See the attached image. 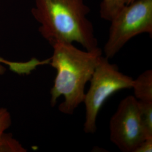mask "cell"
Returning a JSON list of instances; mask_svg holds the SVG:
<instances>
[{
	"label": "cell",
	"instance_id": "cell-1",
	"mask_svg": "<svg viewBox=\"0 0 152 152\" xmlns=\"http://www.w3.org/2000/svg\"><path fill=\"white\" fill-rule=\"evenodd\" d=\"M54 49L49 64L56 71L54 83L50 90V104L54 107L58 98L64 100L58 107L62 113L72 115L83 103L85 88L91 78L103 51L99 48L93 50H81L73 44L59 43Z\"/></svg>",
	"mask_w": 152,
	"mask_h": 152
},
{
	"label": "cell",
	"instance_id": "cell-2",
	"mask_svg": "<svg viewBox=\"0 0 152 152\" xmlns=\"http://www.w3.org/2000/svg\"><path fill=\"white\" fill-rule=\"evenodd\" d=\"M32 15L39 32L51 46L59 43L80 44L86 50L99 48L90 8L83 0H34Z\"/></svg>",
	"mask_w": 152,
	"mask_h": 152
},
{
	"label": "cell",
	"instance_id": "cell-3",
	"mask_svg": "<svg viewBox=\"0 0 152 152\" xmlns=\"http://www.w3.org/2000/svg\"><path fill=\"white\" fill-rule=\"evenodd\" d=\"M89 82L83 101L86 111L83 130L86 134H94L98 114L104 104L114 93L132 88L134 79L120 72L117 65L102 55Z\"/></svg>",
	"mask_w": 152,
	"mask_h": 152
},
{
	"label": "cell",
	"instance_id": "cell-4",
	"mask_svg": "<svg viewBox=\"0 0 152 152\" xmlns=\"http://www.w3.org/2000/svg\"><path fill=\"white\" fill-rule=\"evenodd\" d=\"M105 56L113 58L131 38L142 33L152 34V0H135L125 5L110 21Z\"/></svg>",
	"mask_w": 152,
	"mask_h": 152
},
{
	"label": "cell",
	"instance_id": "cell-5",
	"mask_svg": "<svg viewBox=\"0 0 152 152\" xmlns=\"http://www.w3.org/2000/svg\"><path fill=\"white\" fill-rule=\"evenodd\" d=\"M110 141L123 152H135L147 138L139 102L134 95L122 99L109 122Z\"/></svg>",
	"mask_w": 152,
	"mask_h": 152
},
{
	"label": "cell",
	"instance_id": "cell-6",
	"mask_svg": "<svg viewBox=\"0 0 152 152\" xmlns=\"http://www.w3.org/2000/svg\"><path fill=\"white\" fill-rule=\"evenodd\" d=\"M132 88L134 96L139 101L152 103V70L148 69L134 80Z\"/></svg>",
	"mask_w": 152,
	"mask_h": 152
},
{
	"label": "cell",
	"instance_id": "cell-7",
	"mask_svg": "<svg viewBox=\"0 0 152 152\" xmlns=\"http://www.w3.org/2000/svg\"><path fill=\"white\" fill-rule=\"evenodd\" d=\"M125 5L124 0H103L100 7V15L102 19L110 21Z\"/></svg>",
	"mask_w": 152,
	"mask_h": 152
},
{
	"label": "cell",
	"instance_id": "cell-8",
	"mask_svg": "<svg viewBox=\"0 0 152 152\" xmlns=\"http://www.w3.org/2000/svg\"><path fill=\"white\" fill-rule=\"evenodd\" d=\"M26 152L27 150L10 133L4 132L0 136V152Z\"/></svg>",
	"mask_w": 152,
	"mask_h": 152
},
{
	"label": "cell",
	"instance_id": "cell-9",
	"mask_svg": "<svg viewBox=\"0 0 152 152\" xmlns=\"http://www.w3.org/2000/svg\"><path fill=\"white\" fill-rule=\"evenodd\" d=\"M139 102L142 125L147 136L152 138V103Z\"/></svg>",
	"mask_w": 152,
	"mask_h": 152
},
{
	"label": "cell",
	"instance_id": "cell-10",
	"mask_svg": "<svg viewBox=\"0 0 152 152\" xmlns=\"http://www.w3.org/2000/svg\"><path fill=\"white\" fill-rule=\"evenodd\" d=\"M10 65L14 70L19 73H24L27 68V64L26 62L24 63H14L5 60L2 58L0 57V75L5 74L6 71L5 66L4 65Z\"/></svg>",
	"mask_w": 152,
	"mask_h": 152
},
{
	"label": "cell",
	"instance_id": "cell-11",
	"mask_svg": "<svg viewBox=\"0 0 152 152\" xmlns=\"http://www.w3.org/2000/svg\"><path fill=\"white\" fill-rule=\"evenodd\" d=\"M11 114L5 108H0V136L11 125Z\"/></svg>",
	"mask_w": 152,
	"mask_h": 152
},
{
	"label": "cell",
	"instance_id": "cell-12",
	"mask_svg": "<svg viewBox=\"0 0 152 152\" xmlns=\"http://www.w3.org/2000/svg\"><path fill=\"white\" fill-rule=\"evenodd\" d=\"M152 138H147L137 147L135 152H152Z\"/></svg>",
	"mask_w": 152,
	"mask_h": 152
},
{
	"label": "cell",
	"instance_id": "cell-13",
	"mask_svg": "<svg viewBox=\"0 0 152 152\" xmlns=\"http://www.w3.org/2000/svg\"><path fill=\"white\" fill-rule=\"evenodd\" d=\"M135 0H124L125 1V5H129L131 3H132L134 1H135Z\"/></svg>",
	"mask_w": 152,
	"mask_h": 152
}]
</instances>
